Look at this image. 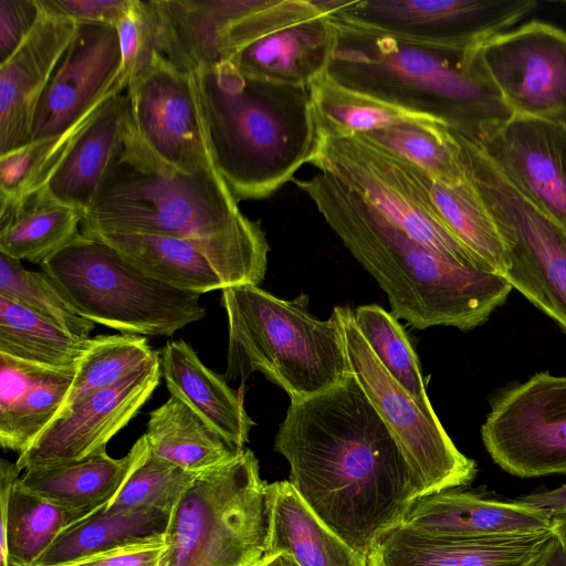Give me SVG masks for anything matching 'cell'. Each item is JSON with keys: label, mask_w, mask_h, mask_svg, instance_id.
I'll return each mask as SVG.
<instances>
[{"label": "cell", "mask_w": 566, "mask_h": 566, "mask_svg": "<svg viewBox=\"0 0 566 566\" xmlns=\"http://www.w3.org/2000/svg\"><path fill=\"white\" fill-rule=\"evenodd\" d=\"M274 450L310 510L365 557L420 497L398 441L350 371L334 388L291 401Z\"/></svg>", "instance_id": "obj_1"}, {"label": "cell", "mask_w": 566, "mask_h": 566, "mask_svg": "<svg viewBox=\"0 0 566 566\" xmlns=\"http://www.w3.org/2000/svg\"><path fill=\"white\" fill-rule=\"evenodd\" d=\"M84 232L170 235L193 243L226 286L259 285L270 247L260 222L239 208L214 168L165 164L127 119L119 148L81 224Z\"/></svg>", "instance_id": "obj_2"}, {"label": "cell", "mask_w": 566, "mask_h": 566, "mask_svg": "<svg viewBox=\"0 0 566 566\" xmlns=\"http://www.w3.org/2000/svg\"><path fill=\"white\" fill-rule=\"evenodd\" d=\"M293 182L387 295L391 314L417 329L470 331L486 322L512 286L426 248L329 175Z\"/></svg>", "instance_id": "obj_3"}, {"label": "cell", "mask_w": 566, "mask_h": 566, "mask_svg": "<svg viewBox=\"0 0 566 566\" xmlns=\"http://www.w3.org/2000/svg\"><path fill=\"white\" fill-rule=\"evenodd\" d=\"M191 75L212 165L235 200L293 181L317 144L310 87L252 80L228 61Z\"/></svg>", "instance_id": "obj_4"}, {"label": "cell", "mask_w": 566, "mask_h": 566, "mask_svg": "<svg viewBox=\"0 0 566 566\" xmlns=\"http://www.w3.org/2000/svg\"><path fill=\"white\" fill-rule=\"evenodd\" d=\"M331 19L338 45L328 73L337 82L431 116L472 140L513 116L480 48L415 44Z\"/></svg>", "instance_id": "obj_5"}, {"label": "cell", "mask_w": 566, "mask_h": 566, "mask_svg": "<svg viewBox=\"0 0 566 566\" xmlns=\"http://www.w3.org/2000/svg\"><path fill=\"white\" fill-rule=\"evenodd\" d=\"M221 292L228 318L227 380L244 382L260 371L298 401L334 388L349 374L334 312L321 321L310 314L307 295L282 300L254 284Z\"/></svg>", "instance_id": "obj_6"}, {"label": "cell", "mask_w": 566, "mask_h": 566, "mask_svg": "<svg viewBox=\"0 0 566 566\" xmlns=\"http://www.w3.org/2000/svg\"><path fill=\"white\" fill-rule=\"evenodd\" d=\"M271 483L254 452L199 473L170 514L159 566H253L266 552Z\"/></svg>", "instance_id": "obj_7"}, {"label": "cell", "mask_w": 566, "mask_h": 566, "mask_svg": "<svg viewBox=\"0 0 566 566\" xmlns=\"http://www.w3.org/2000/svg\"><path fill=\"white\" fill-rule=\"evenodd\" d=\"M40 266L80 315L122 334L171 336L206 316L199 294L146 275L92 233L81 231Z\"/></svg>", "instance_id": "obj_8"}, {"label": "cell", "mask_w": 566, "mask_h": 566, "mask_svg": "<svg viewBox=\"0 0 566 566\" xmlns=\"http://www.w3.org/2000/svg\"><path fill=\"white\" fill-rule=\"evenodd\" d=\"M451 133L465 176L503 241V277L566 334V229L524 197L474 140Z\"/></svg>", "instance_id": "obj_9"}, {"label": "cell", "mask_w": 566, "mask_h": 566, "mask_svg": "<svg viewBox=\"0 0 566 566\" xmlns=\"http://www.w3.org/2000/svg\"><path fill=\"white\" fill-rule=\"evenodd\" d=\"M308 164L431 251L463 266L489 271L438 218L412 164L394 151L363 134L334 136L318 130Z\"/></svg>", "instance_id": "obj_10"}, {"label": "cell", "mask_w": 566, "mask_h": 566, "mask_svg": "<svg viewBox=\"0 0 566 566\" xmlns=\"http://www.w3.org/2000/svg\"><path fill=\"white\" fill-rule=\"evenodd\" d=\"M337 45V28L317 0H249L224 28L220 55L245 77L310 86Z\"/></svg>", "instance_id": "obj_11"}, {"label": "cell", "mask_w": 566, "mask_h": 566, "mask_svg": "<svg viewBox=\"0 0 566 566\" xmlns=\"http://www.w3.org/2000/svg\"><path fill=\"white\" fill-rule=\"evenodd\" d=\"M333 312L349 371L398 441L420 497L468 485L476 475L475 461L455 447L433 408L421 406L391 377L358 329L354 311L335 306Z\"/></svg>", "instance_id": "obj_12"}, {"label": "cell", "mask_w": 566, "mask_h": 566, "mask_svg": "<svg viewBox=\"0 0 566 566\" xmlns=\"http://www.w3.org/2000/svg\"><path fill=\"white\" fill-rule=\"evenodd\" d=\"M334 19L395 39L479 49L536 7L535 0H318Z\"/></svg>", "instance_id": "obj_13"}, {"label": "cell", "mask_w": 566, "mask_h": 566, "mask_svg": "<svg viewBox=\"0 0 566 566\" xmlns=\"http://www.w3.org/2000/svg\"><path fill=\"white\" fill-rule=\"evenodd\" d=\"M481 438L511 475L566 474V375L541 371L503 389L491 401Z\"/></svg>", "instance_id": "obj_14"}, {"label": "cell", "mask_w": 566, "mask_h": 566, "mask_svg": "<svg viewBox=\"0 0 566 566\" xmlns=\"http://www.w3.org/2000/svg\"><path fill=\"white\" fill-rule=\"evenodd\" d=\"M488 73L513 116L566 127V32L531 21L480 46Z\"/></svg>", "instance_id": "obj_15"}, {"label": "cell", "mask_w": 566, "mask_h": 566, "mask_svg": "<svg viewBox=\"0 0 566 566\" xmlns=\"http://www.w3.org/2000/svg\"><path fill=\"white\" fill-rule=\"evenodd\" d=\"M126 95L135 132L165 164L187 172L214 168L191 73L157 55Z\"/></svg>", "instance_id": "obj_16"}, {"label": "cell", "mask_w": 566, "mask_h": 566, "mask_svg": "<svg viewBox=\"0 0 566 566\" xmlns=\"http://www.w3.org/2000/svg\"><path fill=\"white\" fill-rule=\"evenodd\" d=\"M160 354L111 387L61 411L14 462L30 468L72 462L106 450L150 398L161 378Z\"/></svg>", "instance_id": "obj_17"}, {"label": "cell", "mask_w": 566, "mask_h": 566, "mask_svg": "<svg viewBox=\"0 0 566 566\" xmlns=\"http://www.w3.org/2000/svg\"><path fill=\"white\" fill-rule=\"evenodd\" d=\"M118 34L112 24H78L40 98L30 142L59 136L126 88Z\"/></svg>", "instance_id": "obj_18"}, {"label": "cell", "mask_w": 566, "mask_h": 566, "mask_svg": "<svg viewBox=\"0 0 566 566\" xmlns=\"http://www.w3.org/2000/svg\"><path fill=\"white\" fill-rule=\"evenodd\" d=\"M474 142L524 197L566 229V127L512 116Z\"/></svg>", "instance_id": "obj_19"}, {"label": "cell", "mask_w": 566, "mask_h": 566, "mask_svg": "<svg viewBox=\"0 0 566 566\" xmlns=\"http://www.w3.org/2000/svg\"><path fill=\"white\" fill-rule=\"evenodd\" d=\"M38 1L36 23L0 64V155L29 143L40 98L78 28Z\"/></svg>", "instance_id": "obj_20"}, {"label": "cell", "mask_w": 566, "mask_h": 566, "mask_svg": "<svg viewBox=\"0 0 566 566\" xmlns=\"http://www.w3.org/2000/svg\"><path fill=\"white\" fill-rule=\"evenodd\" d=\"M400 526L441 538H485L552 530L553 518L517 500L446 490L418 499Z\"/></svg>", "instance_id": "obj_21"}, {"label": "cell", "mask_w": 566, "mask_h": 566, "mask_svg": "<svg viewBox=\"0 0 566 566\" xmlns=\"http://www.w3.org/2000/svg\"><path fill=\"white\" fill-rule=\"evenodd\" d=\"M552 535L545 532L485 538H441L402 526L385 535L368 566H531Z\"/></svg>", "instance_id": "obj_22"}, {"label": "cell", "mask_w": 566, "mask_h": 566, "mask_svg": "<svg viewBox=\"0 0 566 566\" xmlns=\"http://www.w3.org/2000/svg\"><path fill=\"white\" fill-rule=\"evenodd\" d=\"M77 365L54 368L0 354V444L27 451L59 415Z\"/></svg>", "instance_id": "obj_23"}, {"label": "cell", "mask_w": 566, "mask_h": 566, "mask_svg": "<svg viewBox=\"0 0 566 566\" xmlns=\"http://www.w3.org/2000/svg\"><path fill=\"white\" fill-rule=\"evenodd\" d=\"M148 452L143 434L123 458H112L102 450L82 460L27 469L19 481L63 507L94 514L117 495Z\"/></svg>", "instance_id": "obj_24"}, {"label": "cell", "mask_w": 566, "mask_h": 566, "mask_svg": "<svg viewBox=\"0 0 566 566\" xmlns=\"http://www.w3.org/2000/svg\"><path fill=\"white\" fill-rule=\"evenodd\" d=\"M126 119L124 88L104 102L42 188L52 198L85 212L119 148Z\"/></svg>", "instance_id": "obj_25"}, {"label": "cell", "mask_w": 566, "mask_h": 566, "mask_svg": "<svg viewBox=\"0 0 566 566\" xmlns=\"http://www.w3.org/2000/svg\"><path fill=\"white\" fill-rule=\"evenodd\" d=\"M161 376L170 395L187 402L238 448H244L255 426L241 394L208 368L185 340H169L160 352Z\"/></svg>", "instance_id": "obj_26"}, {"label": "cell", "mask_w": 566, "mask_h": 566, "mask_svg": "<svg viewBox=\"0 0 566 566\" xmlns=\"http://www.w3.org/2000/svg\"><path fill=\"white\" fill-rule=\"evenodd\" d=\"M248 1L151 0L157 19L159 54L187 73L221 62V34L245 9Z\"/></svg>", "instance_id": "obj_27"}, {"label": "cell", "mask_w": 566, "mask_h": 566, "mask_svg": "<svg viewBox=\"0 0 566 566\" xmlns=\"http://www.w3.org/2000/svg\"><path fill=\"white\" fill-rule=\"evenodd\" d=\"M15 463L0 464L1 545L9 562L34 566L55 538L92 514L63 507L24 488Z\"/></svg>", "instance_id": "obj_28"}, {"label": "cell", "mask_w": 566, "mask_h": 566, "mask_svg": "<svg viewBox=\"0 0 566 566\" xmlns=\"http://www.w3.org/2000/svg\"><path fill=\"white\" fill-rule=\"evenodd\" d=\"M83 218L43 188L18 200L0 197V252L41 265L81 232Z\"/></svg>", "instance_id": "obj_29"}, {"label": "cell", "mask_w": 566, "mask_h": 566, "mask_svg": "<svg viewBox=\"0 0 566 566\" xmlns=\"http://www.w3.org/2000/svg\"><path fill=\"white\" fill-rule=\"evenodd\" d=\"M271 489L272 516L265 554L287 553L300 566H368L367 557L327 527L289 481L273 482Z\"/></svg>", "instance_id": "obj_30"}, {"label": "cell", "mask_w": 566, "mask_h": 566, "mask_svg": "<svg viewBox=\"0 0 566 566\" xmlns=\"http://www.w3.org/2000/svg\"><path fill=\"white\" fill-rule=\"evenodd\" d=\"M144 436L151 453L197 474L228 462L243 449L175 395L150 412Z\"/></svg>", "instance_id": "obj_31"}, {"label": "cell", "mask_w": 566, "mask_h": 566, "mask_svg": "<svg viewBox=\"0 0 566 566\" xmlns=\"http://www.w3.org/2000/svg\"><path fill=\"white\" fill-rule=\"evenodd\" d=\"M87 233L109 244L146 275L172 287L199 295L227 287L207 256L187 240L146 233Z\"/></svg>", "instance_id": "obj_32"}, {"label": "cell", "mask_w": 566, "mask_h": 566, "mask_svg": "<svg viewBox=\"0 0 566 566\" xmlns=\"http://www.w3.org/2000/svg\"><path fill=\"white\" fill-rule=\"evenodd\" d=\"M308 87L317 129L329 135L366 134L406 123L444 125L431 116L348 87L328 71Z\"/></svg>", "instance_id": "obj_33"}, {"label": "cell", "mask_w": 566, "mask_h": 566, "mask_svg": "<svg viewBox=\"0 0 566 566\" xmlns=\"http://www.w3.org/2000/svg\"><path fill=\"white\" fill-rule=\"evenodd\" d=\"M429 203L444 227L489 271L503 276L506 252L500 233L475 188L468 179L454 187L440 184L412 165Z\"/></svg>", "instance_id": "obj_34"}, {"label": "cell", "mask_w": 566, "mask_h": 566, "mask_svg": "<svg viewBox=\"0 0 566 566\" xmlns=\"http://www.w3.org/2000/svg\"><path fill=\"white\" fill-rule=\"evenodd\" d=\"M170 514L155 509L102 510L62 532L34 566H60L127 543L164 535Z\"/></svg>", "instance_id": "obj_35"}, {"label": "cell", "mask_w": 566, "mask_h": 566, "mask_svg": "<svg viewBox=\"0 0 566 566\" xmlns=\"http://www.w3.org/2000/svg\"><path fill=\"white\" fill-rule=\"evenodd\" d=\"M90 338L77 337L33 311L0 297V354L62 368L81 360Z\"/></svg>", "instance_id": "obj_36"}, {"label": "cell", "mask_w": 566, "mask_h": 566, "mask_svg": "<svg viewBox=\"0 0 566 566\" xmlns=\"http://www.w3.org/2000/svg\"><path fill=\"white\" fill-rule=\"evenodd\" d=\"M157 354L146 337L139 335H97L90 338L61 411L113 386Z\"/></svg>", "instance_id": "obj_37"}, {"label": "cell", "mask_w": 566, "mask_h": 566, "mask_svg": "<svg viewBox=\"0 0 566 566\" xmlns=\"http://www.w3.org/2000/svg\"><path fill=\"white\" fill-rule=\"evenodd\" d=\"M363 135L440 184L454 187L467 180L455 139L444 125L406 123Z\"/></svg>", "instance_id": "obj_38"}, {"label": "cell", "mask_w": 566, "mask_h": 566, "mask_svg": "<svg viewBox=\"0 0 566 566\" xmlns=\"http://www.w3.org/2000/svg\"><path fill=\"white\" fill-rule=\"evenodd\" d=\"M354 317L370 349L391 377L421 406L432 407L418 356L398 318L377 304L358 306Z\"/></svg>", "instance_id": "obj_39"}, {"label": "cell", "mask_w": 566, "mask_h": 566, "mask_svg": "<svg viewBox=\"0 0 566 566\" xmlns=\"http://www.w3.org/2000/svg\"><path fill=\"white\" fill-rule=\"evenodd\" d=\"M0 297L20 304L69 333L90 338L95 324L80 315L44 272L0 252Z\"/></svg>", "instance_id": "obj_40"}, {"label": "cell", "mask_w": 566, "mask_h": 566, "mask_svg": "<svg viewBox=\"0 0 566 566\" xmlns=\"http://www.w3.org/2000/svg\"><path fill=\"white\" fill-rule=\"evenodd\" d=\"M103 104L59 136L0 155V197L18 200L42 188Z\"/></svg>", "instance_id": "obj_41"}, {"label": "cell", "mask_w": 566, "mask_h": 566, "mask_svg": "<svg viewBox=\"0 0 566 566\" xmlns=\"http://www.w3.org/2000/svg\"><path fill=\"white\" fill-rule=\"evenodd\" d=\"M197 475L155 455L149 450L102 512L112 514L155 509L171 514Z\"/></svg>", "instance_id": "obj_42"}, {"label": "cell", "mask_w": 566, "mask_h": 566, "mask_svg": "<svg viewBox=\"0 0 566 566\" xmlns=\"http://www.w3.org/2000/svg\"><path fill=\"white\" fill-rule=\"evenodd\" d=\"M120 49V80L127 87L159 54L158 27L151 0H132L115 25Z\"/></svg>", "instance_id": "obj_43"}, {"label": "cell", "mask_w": 566, "mask_h": 566, "mask_svg": "<svg viewBox=\"0 0 566 566\" xmlns=\"http://www.w3.org/2000/svg\"><path fill=\"white\" fill-rule=\"evenodd\" d=\"M39 15L38 0H0V64L21 45Z\"/></svg>", "instance_id": "obj_44"}, {"label": "cell", "mask_w": 566, "mask_h": 566, "mask_svg": "<svg viewBox=\"0 0 566 566\" xmlns=\"http://www.w3.org/2000/svg\"><path fill=\"white\" fill-rule=\"evenodd\" d=\"M164 535L127 543L60 566H159Z\"/></svg>", "instance_id": "obj_45"}, {"label": "cell", "mask_w": 566, "mask_h": 566, "mask_svg": "<svg viewBox=\"0 0 566 566\" xmlns=\"http://www.w3.org/2000/svg\"><path fill=\"white\" fill-rule=\"evenodd\" d=\"M49 11L76 24H112L120 20L132 0H40Z\"/></svg>", "instance_id": "obj_46"}, {"label": "cell", "mask_w": 566, "mask_h": 566, "mask_svg": "<svg viewBox=\"0 0 566 566\" xmlns=\"http://www.w3.org/2000/svg\"><path fill=\"white\" fill-rule=\"evenodd\" d=\"M531 566H566V516L553 518L552 535Z\"/></svg>", "instance_id": "obj_47"}, {"label": "cell", "mask_w": 566, "mask_h": 566, "mask_svg": "<svg viewBox=\"0 0 566 566\" xmlns=\"http://www.w3.org/2000/svg\"><path fill=\"white\" fill-rule=\"evenodd\" d=\"M516 500L543 511L552 518L566 516V484L553 490L533 492Z\"/></svg>", "instance_id": "obj_48"}, {"label": "cell", "mask_w": 566, "mask_h": 566, "mask_svg": "<svg viewBox=\"0 0 566 566\" xmlns=\"http://www.w3.org/2000/svg\"><path fill=\"white\" fill-rule=\"evenodd\" d=\"M253 566H300L287 553L265 554Z\"/></svg>", "instance_id": "obj_49"}, {"label": "cell", "mask_w": 566, "mask_h": 566, "mask_svg": "<svg viewBox=\"0 0 566 566\" xmlns=\"http://www.w3.org/2000/svg\"><path fill=\"white\" fill-rule=\"evenodd\" d=\"M9 566H21V565H18L15 563L9 562Z\"/></svg>", "instance_id": "obj_50"}]
</instances>
